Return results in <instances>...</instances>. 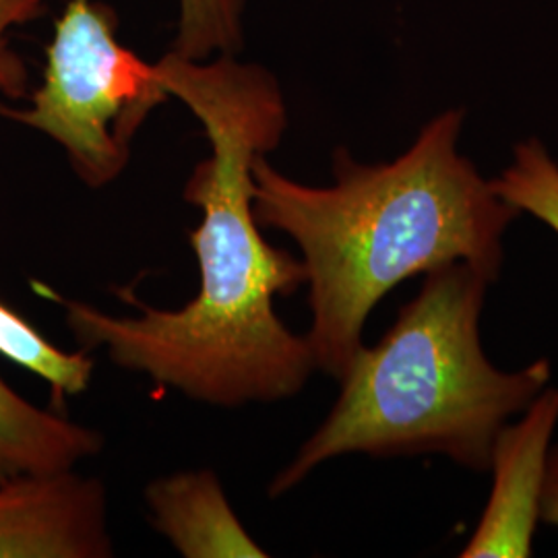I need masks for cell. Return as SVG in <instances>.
Segmentation results:
<instances>
[{"mask_svg":"<svg viewBox=\"0 0 558 558\" xmlns=\"http://www.w3.org/2000/svg\"><path fill=\"white\" fill-rule=\"evenodd\" d=\"M161 85L203 124L211 154L184 184V199L203 211L189 234L199 260L201 288L180 311H158L131 288H117L140 317H112L36 290L59 302L81 350L106 348L120 368L145 373L195 401L239 408L294 398L317 371L306 336L292 333L276 313V296L306 283L302 259L260 236L253 211V166L278 149L288 108L278 80L239 54L207 60L166 52Z\"/></svg>","mask_w":558,"mask_h":558,"instance_id":"obj_1","label":"cell"},{"mask_svg":"<svg viewBox=\"0 0 558 558\" xmlns=\"http://www.w3.org/2000/svg\"><path fill=\"white\" fill-rule=\"evenodd\" d=\"M463 110L422 126L393 161L362 163L333 151V184L288 179L267 156L253 166V211L299 244L317 371L341 379L364 341L373 308L401 281L451 263L499 279L505 234L519 209L459 151Z\"/></svg>","mask_w":558,"mask_h":558,"instance_id":"obj_2","label":"cell"},{"mask_svg":"<svg viewBox=\"0 0 558 558\" xmlns=\"http://www.w3.org/2000/svg\"><path fill=\"white\" fill-rule=\"evenodd\" d=\"M493 283L468 263L424 274L418 294L399 308L379 343L362 345L339 379L331 412L271 480L269 497L352 453L442 456L470 472H488L502 426L553 380L548 359L505 371L486 356L480 323Z\"/></svg>","mask_w":558,"mask_h":558,"instance_id":"obj_3","label":"cell"},{"mask_svg":"<svg viewBox=\"0 0 558 558\" xmlns=\"http://www.w3.org/2000/svg\"><path fill=\"white\" fill-rule=\"evenodd\" d=\"M119 15L101 0H69L46 48L41 85L27 108L0 117L57 141L89 189L119 179L145 119L170 100L156 62L120 44Z\"/></svg>","mask_w":558,"mask_h":558,"instance_id":"obj_4","label":"cell"},{"mask_svg":"<svg viewBox=\"0 0 558 558\" xmlns=\"http://www.w3.org/2000/svg\"><path fill=\"white\" fill-rule=\"evenodd\" d=\"M114 555L100 480L75 470L0 482V558Z\"/></svg>","mask_w":558,"mask_h":558,"instance_id":"obj_5","label":"cell"},{"mask_svg":"<svg viewBox=\"0 0 558 558\" xmlns=\"http://www.w3.org/2000/svg\"><path fill=\"white\" fill-rule=\"evenodd\" d=\"M557 426L558 387L550 385L502 426L488 463L490 497L459 557H532L546 463Z\"/></svg>","mask_w":558,"mask_h":558,"instance_id":"obj_6","label":"cell"},{"mask_svg":"<svg viewBox=\"0 0 558 558\" xmlns=\"http://www.w3.org/2000/svg\"><path fill=\"white\" fill-rule=\"evenodd\" d=\"M151 523L186 558H263L211 470L180 472L147 486Z\"/></svg>","mask_w":558,"mask_h":558,"instance_id":"obj_7","label":"cell"},{"mask_svg":"<svg viewBox=\"0 0 558 558\" xmlns=\"http://www.w3.org/2000/svg\"><path fill=\"white\" fill-rule=\"evenodd\" d=\"M101 447L98 430L41 410L0 377V482L73 470Z\"/></svg>","mask_w":558,"mask_h":558,"instance_id":"obj_8","label":"cell"},{"mask_svg":"<svg viewBox=\"0 0 558 558\" xmlns=\"http://www.w3.org/2000/svg\"><path fill=\"white\" fill-rule=\"evenodd\" d=\"M0 354L38 375L52 387L54 399L77 396L89 387L96 360L87 350L62 352L27 320L0 302Z\"/></svg>","mask_w":558,"mask_h":558,"instance_id":"obj_9","label":"cell"},{"mask_svg":"<svg viewBox=\"0 0 558 558\" xmlns=\"http://www.w3.org/2000/svg\"><path fill=\"white\" fill-rule=\"evenodd\" d=\"M493 186L519 214L536 218L558 236V161L542 141L518 143L513 160L493 179Z\"/></svg>","mask_w":558,"mask_h":558,"instance_id":"obj_10","label":"cell"},{"mask_svg":"<svg viewBox=\"0 0 558 558\" xmlns=\"http://www.w3.org/2000/svg\"><path fill=\"white\" fill-rule=\"evenodd\" d=\"M248 0H179L177 38L170 52L182 59L236 57L244 48V13Z\"/></svg>","mask_w":558,"mask_h":558,"instance_id":"obj_11","label":"cell"},{"mask_svg":"<svg viewBox=\"0 0 558 558\" xmlns=\"http://www.w3.org/2000/svg\"><path fill=\"white\" fill-rule=\"evenodd\" d=\"M44 13L46 0H0V96L7 100H25L32 87L29 69L11 46L9 34L13 27L40 20Z\"/></svg>","mask_w":558,"mask_h":558,"instance_id":"obj_12","label":"cell"},{"mask_svg":"<svg viewBox=\"0 0 558 558\" xmlns=\"http://www.w3.org/2000/svg\"><path fill=\"white\" fill-rule=\"evenodd\" d=\"M539 521L558 530V445L550 447L539 499Z\"/></svg>","mask_w":558,"mask_h":558,"instance_id":"obj_13","label":"cell"}]
</instances>
